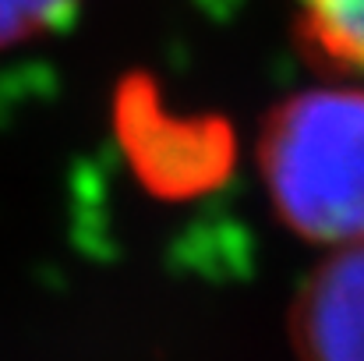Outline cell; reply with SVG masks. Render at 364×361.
Returning a JSON list of instances; mask_svg holds the SVG:
<instances>
[{"label": "cell", "mask_w": 364, "mask_h": 361, "mask_svg": "<svg viewBox=\"0 0 364 361\" xmlns=\"http://www.w3.org/2000/svg\"><path fill=\"white\" fill-rule=\"evenodd\" d=\"M294 43L333 82L364 85V0H283Z\"/></svg>", "instance_id": "3"}, {"label": "cell", "mask_w": 364, "mask_h": 361, "mask_svg": "<svg viewBox=\"0 0 364 361\" xmlns=\"http://www.w3.org/2000/svg\"><path fill=\"white\" fill-rule=\"evenodd\" d=\"M287 333L297 361H364V241L326 251L290 301Z\"/></svg>", "instance_id": "2"}, {"label": "cell", "mask_w": 364, "mask_h": 361, "mask_svg": "<svg viewBox=\"0 0 364 361\" xmlns=\"http://www.w3.org/2000/svg\"><path fill=\"white\" fill-rule=\"evenodd\" d=\"M255 163L276 220L326 251L364 241V85L333 82L279 100Z\"/></svg>", "instance_id": "1"}, {"label": "cell", "mask_w": 364, "mask_h": 361, "mask_svg": "<svg viewBox=\"0 0 364 361\" xmlns=\"http://www.w3.org/2000/svg\"><path fill=\"white\" fill-rule=\"evenodd\" d=\"M82 0H0V50L25 46L60 28Z\"/></svg>", "instance_id": "4"}]
</instances>
